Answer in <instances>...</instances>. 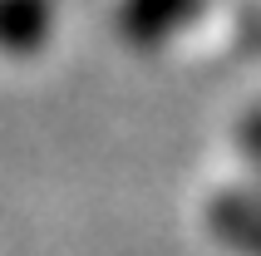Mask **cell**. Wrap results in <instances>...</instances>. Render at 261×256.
Wrapping results in <instances>:
<instances>
[{
	"instance_id": "obj_4",
	"label": "cell",
	"mask_w": 261,
	"mask_h": 256,
	"mask_svg": "<svg viewBox=\"0 0 261 256\" xmlns=\"http://www.w3.org/2000/svg\"><path fill=\"white\" fill-rule=\"evenodd\" d=\"M232 148H237V158L247 163V172L261 183V99L247 104V109L232 118Z\"/></svg>"
},
{
	"instance_id": "obj_2",
	"label": "cell",
	"mask_w": 261,
	"mask_h": 256,
	"mask_svg": "<svg viewBox=\"0 0 261 256\" xmlns=\"http://www.w3.org/2000/svg\"><path fill=\"white\" fill-rule=\"evenodd\" d=\"M59 0H0V55H40L55 35Z\"/></svg>"
},
{
	"instance_id": "obj_1",
	"label": "cell",
	"mask_w": 261,
	"mask_h": 256,
	"mask_svg": "<svg viewBox=\"0 0 261 256\" xmlns=\"http://www.w3.org/2000/svg\"><path fill=\"white\" fill-rule=\"evenodd\" d=\"M202 227L227 256H261V183L232 177L202 197Z\"/></svg>"
},
{
	"instance_id": "obj_3",
	"label": "cell",
	"mask_w": 261,
	"mask_h": 256,
	"mask_svg": "<svg viewBox=\"0 0 261 256\" xmlns=\"http://www.w3.org/2000/svg\"><path fill=\"white\" fill-rule=\"evenodd\" d=\"M197 0H128V25L138 40H158L168 30H177L192 15Z\"/></svg>"
}]
</instances>
